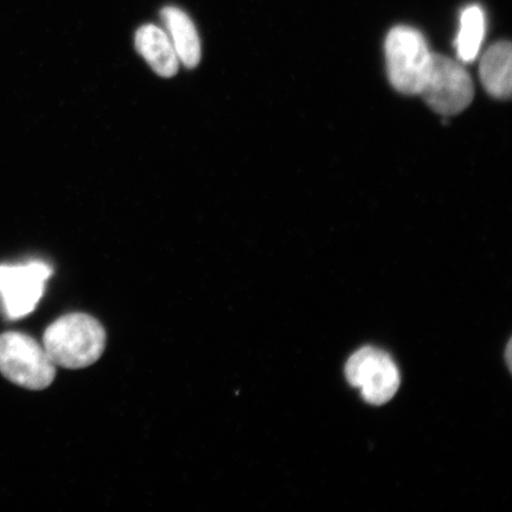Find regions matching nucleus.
Masks as SVG:
<instances>
[{
    "mask_svg": "<svg viewBox=\"0 0 512 512\" xmlns=\"http://www.w3.org/2000/svg\"><path fill=\"white\" fill-rule=\"evenodd\" d=\"M0 373L23 388L42 390L55 380L56 366L36 339L22 332L0 335Z\"/></svg>",
    "mask_w": 512,
    "mask_h": 512,
    "instance_id": "obj_3",
    "label": "nucleus"
},
{
    "mask_svg": "<svg viewBox=\"0 0 512 512\" xmlns=\"http://www.w3.org/2000/svg\"><path fill=\"white\" fill-rule=\"evenodd\" d=\"M507 351H508V352H507V355H508V364H509V366H510V363H511V357H510V355H511V343H509V345H508V350H507Z\"/></svg>",
    "mask_w": 512,
    "mask_h": 512,
    "instance_id": "obj_11",
    "label": "nucleus"
},
{
    "mask_svg": "<svg viewBox=\"0 0 512 512\" xmlns=\"http://www.w3.org/2000/svg\"><path fill=\"white\" fill-rule=\"evenodd\" d=\"M384 49L389 80L396 91L419 95L432 59L425 37L416 29L399 25L390 30Z\"/></svg>",
    "mask_w": 512,
    "mask_h": 512,
    "instance_id": "obj_2",
    "label": "nucleus"
},
{
    "mask_svg": "<svg viewBox=\"0 0 512 512\" xmlns=\"http://www.w3.org/2000/svg\"><path fill=\"white\" fill-rule=\"evenodd\" d=\"M352 387L360 388L363 399L381 406L392 400L400 387L398 367L386 352L366 347L355 352L345 366Z\"/></svg>",
    "mask_w": 512,
    "mask_h": 512,
    "instance_id": "obj_5",
    "label": "nucleus"
},
{
    "mask_svg": "<svg viewBox=\"0 0 512 512\" xmlns=\"http://www.w3.org/2000/svg\"><path fill=\"white\" fill-rule=\"evenodd\" d=\"M43 347L56 367L87 368L104 354L106 331L98 319L86 313H70L44 332Z\"/></svg>",
    "mask_w": 512,
    "mask_h": 512,
    "instance_id": "obj_1",
    "label": "nucleus"
},
{
    "mask_svg": "<svg viewBox=\"0 0 512 512\" xmlns=\"http://www.w3.org/2000/svg\"><path fill=\"white\" fill-rule=\"evenodd\" d=\"M485 34V17L478 5L467 6L460 16V30L456 47L460 61L476 60Z\"/></svg>",
    "mask_w": 512,
    "mask_h": 512,
    "instance_id": "obj_10",
    "label": "nucleus"
},
{
    "mask_svg": "<svg viewBox=\"0 0 512 512\" xmlns=\"http://www.w3.org/2000/svg\"><path fill=\"white\" fill-rule=\"evenodd\" d=\"M160 17L179 62L188 68L196 67L201 61L202 50L200 36L192 19L176 6H165L160 11Z\"/></svg>",
    "mask_w": 512,
    "mask_h": 512,
    "instance_id": "obj_8",
    "label": "nucleus"
},
{
    "mask_svg": "<svg viewBox=\"0 0 512 512\" xmlns=\"http://www.w3.org/2000/svg\"><path fill=\"white\" fill-rule=\"evenodd\" d=\"M419 95L434 112L450 117L470 106L475 88L462 64L432 53L430 69Z\"/></svg>",
    "mask_w": 512,
    "mask_h": 512,
    "instance_id": "obj_4",
    "label": "nucleus"
},
{
    "mask_svg": "<svg viewBox=\"0 0 512 512\" xmlns=\"http://www.w3.org/2000/svg\"><path fill=\"white\" fill-rule=\"evenodd\" d=\"M134 43L138 53L158 75L171 78L177 73L178 56L164 29L155 24H145L137 30Z\"/></svg>",
    "mask_w": 512,
    "mask_h": 512,
    "instance_id": "obj_7",
    "label": "nucleus"
},
{
    "mask_svg": "<svg viewBox=\"0 0 512 512\" xmlns=\"http://www.w3.org/2000/svg\"><path fill=\"white\" fill-rule=\"evenodd\" d=\"M51 274L53 270L42 261L0 266V294L6 316L21 319L34 311Z\"/></svg>",
    "mask_w": 512,
    "mask_h": 512,
    "instance_id": "obj_6",
    "label": "nucleus"
},
{
    "mask_svg": "<svg viewBox=\"0 0 512 512\" xmlns=\"http://www.w3.org/2000/svg\"><path fill=\"white\" fill-rule=\"evenodd\" d=\"M480 81L491 96L509 99L512 89V48L501 41L485 51L479 66Z\"/></svg>",
    "mask_w": 512,
    "mask_h": 512,
    "instance_id": "obj_9",
    "label": "nucleus"
}]
</instances>
